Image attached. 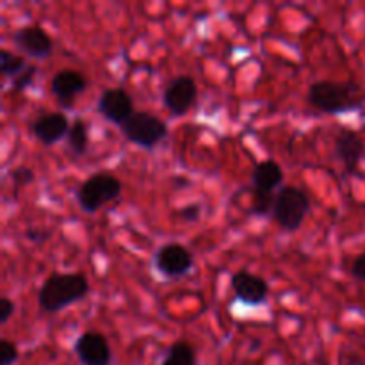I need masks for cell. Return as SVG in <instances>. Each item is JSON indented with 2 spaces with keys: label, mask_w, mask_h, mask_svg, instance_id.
<instances>
[{
  "label": "cell",
  "mask_w": 365,
  "mask_h": 365,
  "mask_svg": "<svg viewBox=\"0 0 365 365\" xmlns=\"http://www.w3.org/2000/svg\"><path fill=\"white\" fill-rule=\"evenodd\" d=\"M364 91L353 82L317 81L307 93V102L319 113L342 114L356 110L364 103Z\"/></svg>",
  "instance_id": "6da1fadb"
},
{
  "label": "cell",
  "mask_w": 365,
  "mask_h": 365,
  "mask_svg": "<svg viewBox=\"0 0 365 365\" xmlns=\"http://www.w3.org/2000/svg\"><path fill=\"white\" fill-rule=\"evenodd\" d=\"M89 292V284L81 273H53L43 282L38 305L43 312L56 314L81 302Z\"/></svg>",
  "instance_id": "7a4b0ae2"
},
{
  "label": "cell",
  "mask_w": 365,
  "mask_h": 365,
  "mask_svg": "<svg viewBox=\"0 0 365 365\" xmlns=\"http://www.w3.org/2000/svg\"><path fill=\"white\" fill-rule=\"evenodd\" d=\"M310 212V198L294 185H285L277 195L273 207V220L285 232H296Z\"/></svg>",
  "instance_id": "3957f363"
},
{
  "label": "cell",
  "mask_w": 365,
  "mask_h": 365,
  "mask_svg": "<svg viewBox=\"0 0 365 365\" xmlns=\"http://www.w3.org/2000/svg\"><path fill=\"white\" fill-rule=\"evenodd\" d=\"M120 195V178L110 173H95L77 187V203L84 212L93 214Z\"/></svg>",
  "instance_id": "277c9868"
},
{
  "label": "cell",
  "mask_w": 365,
  "mask_h": 365,
  "mask_svg": "<svg viewBox=\"0 0 365 365\" xmlns=\"http://www.w3.org/2000/svg\"><path fill=\"white\" fill-rule=\"evenodd\" d=\"M120 130L128 143L146 150H153L168 138V125L148 110H135Z\"/></svg>",
  "instance_id": "5b68a950"
},
{
  "label": "cell",
  "mask_w": 365,
  "mask_h": 365,
  "mask_svg": "<svg viewBox=\"0 0 365 365\" xmlns=\"http://www.w3.org/2000/svg\"><path fill=\"white\" fill-rule=\"evenodd\" d=\"M195 260L185 246L177 242H168L160 246L155 253V267L160 274L168 278H178L189 273Z\"/></svg>",
  "instance_id": "8992f818"
},
{
  "label": "cell",
  "mask_w": 365,
  "mask_h": 365,
  "mask_svg": "<svg viewBox=\"0 0 365 365\" xmlns=\"http://www.w3.org/2000/svg\"><path fill=\"white\" fill-rule=\"evenodd\" d=\"M198 96V86L187 75L175 77L164 89V106L173 116H182L187 113L196 102Z\"/></svg>",
  "instance_id": "52a82bcc"
},
{
  "label": "cell",
  "mask_w": 365,
  "mask_h": 365,
  "mask_svg": "<svg viewBox=\"0 0 365 365\" xmlns=\"http://www.w3.org/2000/svg\"><path fill=\"white\" fill-rule=\"evenodd\" d=\"M75 355L82 365H109L113 360L107 339L98 331H86L75 341Z\"/></svg>",
  "instance_id": "ba28073f"
},
{
  "label": "cell",
  "mask_w": 365,
  "mask_h": 365,
  "mask_svg": "<svg viewBox=\"0 0 365 365\" xmlns=\"http://www.w3.org/2000/svg\"><path fill=\"white\" fill-rule=\"evenodd\" d=\"M13 41L29 57L45 59L53 52V41L48 32L39 25H24L13 34Z\"/></svg>",
  "instance_id": "9c48e42d"
},
{
  "label": "cell",
  "mask_w": 365,
  "mask_h": 365,
  "mask_svg": "<svg viewBox=\"0 0 365 365\" xmlns=\"http://www.w3.org/2000/svg\"><path fill=\"white\" fill-rule=\"evenodd\" d=\"M98 113L106 118L107 121L116 125H123L134 110V102L130 95L121 88H109L100 95L98 98Z\"/></svg>",
  "instance_id": "30bf717a"
},
{
  "label": "cell",
  "mask_w": 365,
  "mask_h": 365,
  "mask_svg": "<svg viewBox=\"0 0 365 365\" xmlns=\"http://www.w3.org/2000/svg\"><path fill=\"white\" fill-rule=\"evenodd\" d=\"M88 88V78L75 70H61L50 81V93L63 107H71Z\"/></svg>",
  "instance_id": "8fae6325"
},
{
  "label": "cell",
  "mask_w": 365,
  "mask_h": 365,
  "mask_svg": "<svg viewBox=\"0 0 365 365\" xmlns=\"http://www.w3.org/2000/svg\"><path fill=\"white\" fill-rule=\"evenodd\" d=\"M334 150L335 157L344 164L346 171L355 173L356 166H359L365 153V143L359 132L351 130V128H341L339 134L335 135Z\"/></svg>",
  "instance_id": "7c38bea8"
},
{
  "label": "cell",
  "mask_w": 365,
  "mask_h": 365,
  "mask_svg": "<svg viewBox=\"0 0 365 365\" xmlns=\"http://www.w3.org/2000/svg\"><path fill=\"white\" fill-rule=\"evenodd\" d=\"M232 289L235 296L246 305H262L269 294V285L264 278L257 274L248 273V271H237L232 277Z\"/></svg>",
  "instance_id": "4fadbf2b"
},
{
  "label": "cell",
  "mask_w": 365,
  "mask_h": 365,
  "mask_svg": "<svg viewBox=\"0 0 365 365\" xmlns=\"http://www.w3.org/2000/svg\"><path fill=\"white\" fill-rule=\"evenodd\" d=\"M31 130L39 143L52 146L57 141H61L64 135H68L70 121H68V118L63 113L52 110V113H45L36 118L34 123L31 125Z\"/></svg>",
  "instance_id": "5bb4252c"
},
{
  "label": "cell",
  "mask_w": 365,
  "mask_h": 365,
  "mask_svg": "<svg viewBox=\"0 0 365 365\" xmlns=\"http://www.w3.org/2000/svg\"><path fill=\"white\" fill-rule=\"evenodd\" d=\"M282 180H284V171L277 160H262L253 168L252 185L255 187V191L273 192L282 184Z\"/></svg>",
  "instance_id": "9a60e30c"
},
{
  "label": "cell",
  "mask_w": 365,
  "mask_h": 365,
  "mask_svg": "<svg viewBox=\"0 0 365 365\" xmlns=\"http://www.w3.org/2000/svg\"><path fill=\"white\" fill-rule=\"evenodd\" d=\"M66 146L73 157H81L89 148V127L86 121L75 120L66 135Z\"/></svg>",
  "instance_id": "2e32d148"
},
{
  "label": "cell",
  "mask_w": 365,
  "mask_h": 365,
  "mask_svg": "<svg viewBox=\"0 0 365 365\" xmlns=\"http://www.w3.org/2000/svg\"><path fill=\"white\" fill-rule=\"evenodd\" d=\"M160 365H196V351L187 341H177L170 346Z\"/></svg>",
  "instance_id": "e0dca14e"
},
{
  "label": "cell",
  "mask_w": 365,
  "mask_h": 365,
  "mask_svg": "<svg viewBox=\"0 0 365 365\" xmlns=\"http://www.w3.org/2000/svg\"><path fill=\"white\" fill-rule=\"evenodd\" d=\"M27 66L29 64L25 63L24 57L9 52V50H2V52H0V71H2L4 77L14 78L16 75H20Z\"/></svg>",
  "instance_id": "ac0fdd59"
},
{
  "label": "cell",
  "mask_w": 365,
  "mask_h": 365,
  "mask_svg": "<svg viewBox=\"0 0 365 365\" xmlns=\"http://www.w3.org/2000/svg\"><path fill=\"white\" fill-rule=\"evenodd\" d=\"M274 200H277V196H273V192L255 191L252 198V212L257 216H266V214L273 212Z\"/></svg>",
  "instance_id": "d6986e66"
},
{
  "label": "cell",
  "mask_w": 365,
  "mask_h": 365,
  "mask_svg": "<svg viewBox=\"0 0 365 365\" xmlns=\"http://www.w3.org/2000/svg\"><path fill=\"white\" fill-rule=\"evenodd\" d=\"M36 71H38V68H36L34 64H29V66L25 68L20 75H16V77L13 78V82H11L13 93H21V91H25L27 88H31L32 82H34Z\"/></svg>",
  "instance_id": "ffe728a7"
},
{
  "label": "cell",
  "mask_w": 365,
  "mask_h": 365,
  "mask_svg": "<svg viewBox=\"0 0 365 365\" xmlns=\"http://www.w3.org/2000/svg\"><path fill=\"white\" fill-rule=\"evenodd\" d=\"M9 177L16 187H25V185H29L34 182V171L27 166H18V168H14V170H11Z\"/></svg>",
  "instance_id": "44dd1931"
},
{
  "label": "cell",
  "mask_w": 365,
  "mask_h": 365,
  "mask_svg": "<svg viewBox=\"0 0 365 365\" xmlns=\"http://www.w3.org/2000/svg\"><path fill=\"white\" fill-rule=\"evenodd\" d=\"M18 360V348L9 339L0 341V365H13Z\"/></svg>",
  "instance_id": "7402d4cb"
},
{
  "label": "cell",
  "mask_w": 365,
  "mask_h": 365,
  "mask_svg": "<svg viewBox=\"0 0 365 365\" xmlns=\"http://www.w3.org/2000/svg\"><path fill=\"white\" fill-rule=\"evenodd\" d=\"M178 214H180L182 220H185L187 223H196V221L200 220V216H202V207H200V203H189V205L182 207V209L178 210Z\"/></svg>",
  "instance_id": "603a6c76"
},
{
  "label": "cell",
  "mask_w": 365,
  "mask_h": 365,
  "mask_svg": "<svg viewBox=\"0 0 365 365\" xmlns=\"http://www.w3.org/2000/svg\"><path fill=\"white\" fill-rule=\"evenodd\" d=\"M25 239H29V242H34V245H41L46 239L50 237V230H45V228H27L25 230Z\"/></svg>",
  "instance_id": "cb8c5ba5"
},
{
  "label": "cell",
  "mask_w": 365,
  "mask_h": 365,
  "mask_svg": "<svg viewBox=\"0 0 365 365\" xmlns=\"http://www.w3.org/2000/svg\"><path fill=\"white\" fill-rule=\"evenodd\" d=\"M14 314V303L7 296L0 298V324H6Z\"/></svg>",
  "instance_id": "d4e9b609"
},
{
  "label": "cell",
  "mask_w": 365,
  "mask_h": 365,
  "mask_svg": "<svg viewBox=\"0 0 365 365\" xmlns=\"http://www.w3.org/2000/svg\"><path fill=\"white\" fill-rule=\"evenodd\" d=\"M351 274L356 278L359 282H364L365 284V252L360 253L351 264Z\"/></svg>",
  "instance_id": "484cf974"
}]
</instances>
